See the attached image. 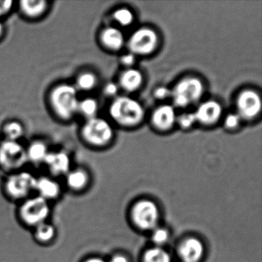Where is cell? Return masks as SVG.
<instances>
[{
    "instance_id": "obj_22",
    "label": "cell",
    "mask_w": 262,
    "mask_h": 262,
    "mask_svg": "<svg viewBox=\"0 0 262 262\" xmlns=\"http://www.w3.org/2000/svg\"><path fill=\"white\" fill-rule=\"evenodd\" d=\"M98 111V103L93 98H85L79 100L78 113L88 118V119L96 117Z\"/></svg>"
},
{
    "instance_id": "obj_23",
    "label": "cell",
    "mask_w": 262,
    "mask_h": 262,
    "mask_svg": "<svg viewBox=\"0 0 262 262\" xmlns=\"http://www.w3.org/2000/svg\"><path fill=\"white\" fill-rule=\"evenodd\" d=\"M97 79L93 73L85 72L81 73L76 79V85H75L78 90L90 91L96 86Z\"/></svg>"
},
{
    "instance_id": "obj_4",
    "label": "cell",
    "mask_w": 262,
    "mask_h": 262,
    "mask_svg": "<svg viewBox=\"0 0 262 262\" xmlns=\"http://www.w3.org/2000/svg\"><path fill=\"white\" fill-rule=\"evenodd\" d=\"M82 135L90 145L102 146L111 140L113 130L111 125L105 119L94 117L85 122L82 127Z\"/></svg>"
},
{
    "instance_id": "obj_36",
    "label": "cell",
    "mask_w": 262,
    "mask_h": 262,
    "mask_svg": "<svg viewBox=\"0 0 262 262\" xmlns=\"http://www.w3.org/2000/svg\"><path fill=\"white\" fill-rule=\"evenodd\" d=\"M85 262H105L103 260H102V259L99 258H92V259H89L88 260H86Z\"/></svg>"
},
{
    "instance_id": "obj_15",
    "label": "cell",
    "mask_w": 262,
    "mask_h": 262,
    "mask_svg": "<svg viewBox=\"0 0 262 262\" xmlns=\"http://www.w3.org/2000/svg\"><path fill=\"white\" fill-rule=\"evenodd\" d=\"M48 8V2L44 0H24L19 3V9L23 14L30 19L41 17Z\"/></svg>"
},
{
    "instance_id": "obj_6",
    "label": "cell",
    "mask_w": 262,
    "mask_h": 262,
    "mask_svg": "<svg viewBox=\"0 0 262 262\" xmlns=\"http://www.w3.org/2000/svg\"><path fill=\"white\" fill-rule=\"evenodd\" d=\"M158 36L154 30L142 28L136 30L128 40V48L131 53L148 55L157 47Z\"/></svg>"
},
{
    "instance_id": "obj_30",
    "label": "cell",
    "mask_w": 262,
    "mask_h": 262,
    "mask_svg": "<svg viewBox=\"0 0 262 262\" xmlns=\"http://www.w3.org/2000/svg\"><path fill=\"white\" fill-rule=\"evenodd\" d=\"M13 7V1H10V0H6V1L0 0V19L3 16L8 14L11 11Z\"/></svg>"
},
{
    "instance_id": "obj_14",
    "label": "cell",
    "mask_w": 262,
    "mask_h": 262,
    "mask_svg": "<svg viewBox=\"0 0 262 262\" xmlns=\"http://www.w3.org/2000/svg\"><path fill=\"white\" fill-rule=\"evenodd\" d=\"M179 254L184 262H198L203 254V245L198 239H188L181 246Z\"/></svg>"
},
{
    "instance_id": "obj_21",
    "label": "cell",
    "mask_w": 262,
    "mask_h": 262,
    "mask_svg": "<svg viewBox=\"0 0 262 262\" xmlns=\"http://www.w3.org/2000/svg\"><path fill=\"white\" fill-rule=\"evenodd\" d=\"M67 183L73 189L84 188L88 182V176L83 170L77 169L70 171L67 174Z\"/></svg>"
},
{
    "instance_id": "obj_26",
    "label": "cell",
    "mask_w": 262,
    "mask_h": 262,
    "mask_svg": "<svg viewBox=\"0 0 262 262\" xmlns=\"http://www.w3.org/2000/svg\"><path fill=\"white\" fill-rule=\"evenodd\" d=\"M55 235L54 227L47 223H41L36 228V237L41 242H49Z\"/></svg>"
},
{
    "instance_id": "obj_28",
    "label": "cell",
    "mask_w": 262,
    "mask_h": 262,
    "mask_svg": "<svg viewBox=\"0 0 262 262\" xmlns=\"http://www.w3.org/2000/svg\"><path fill=\"white\" fill-rule=\"evenodd\" d=\"M241 117L237 114H229L225 119V123L227 128H234L238 126Z\"/></svg>"
},
{
    "instance_id": "obj_2",
    "label": "cell",
    "mask_w": 262,
    "mask_h": 262,
    "mask_svg": "<svg viewBox=\"0 0 262 262\" xmlns=\"http://www.w3.org/2000/svg\"><path fill=\"white\" fill-rule=\"evenodd\" d=\"M110 114L120 125L133 126L142 120L145 112L137 100L122 96L113 101L110 107Z\"/></svg>"
},
{
    "instance_id": "obj_33",
    "label": "cell",
    "mask_w": 262,
    "mask_h": 262,
    "mask_svg": "<svg viewBox=\"0 0 262 262\" xmlns=\"http://www.w3.org/2000/svg\"><path fill=\"white\" fill-rule=\"evenodd\" d=\"M118 93V86L114 83L106 85L105 88V93L108 96H114Z\"/></svg>"
},
{
    "instance_id": "obj_3",
    "label": "cell",
    "mask_w": 262,
    "mask_h": 262,
    "mask_svg": "<svg viewBox=\"0 0 262 262\" xmlns=\"http://www.w3.org/2000/svg\"><path fill=\"white\" fill-rule=\"evenodd\" d=\"M202 82L196 78H186L179 82L173 90V102L176 107L186 108L198 102L203 94Z\"/></svg>"
},
{
    "instance_id": "obj_8",
    "label": "cell",
    "mask_w": 262,
    "mask_h": 262,
    "mask_svg": "<svg viewBox=\"0 0 262 262\" xmlns=\"http://www.w3.org/2000/svg\"><path fill=\"white\" fill-rule=\"evenodd\" d=\"M135 223L142 229H151L157 224L159 211L157 207L150 201H142L135 205L133 211Z\"/></svg>"
},
{
    "instance_id": "obj_12",
    "label": "cell",
    "mask_w": 262,
    "mask_h": 262,
    "mask_svg": "<svg viewBox=\"0 0 262 262\" xmlns=\"http://www.w3.org/2000/svg\"><path fill=\"white\" fill-rule=\"evenodd\" d=\"M44 163L54 174H65L70 171L71 159L65 151H50Z\"/></svg>"
},
{
    "instance_id": "obj_17",
    "label": "cell",
    "mask_w": 262,
    "mask_h": 262,
    "mask_svg": "<svg viewBox=\"0 0 262 262\" xmlns=\"http://www.w3.org/2000/svg\"><path fill=\"white\" fill-rule=\"evenodd\" d=\"M40 194V197L43 198L46 200L50 199H54L59 194L60 188L59 184L56 181L47 177H42L36 179V188Z\"/></svg>"
},
{
    "instance_id": "obj_5",
    "label": "cell",
    "mask_w": 262,
    "mask_h": 262,
    "mask_svg": "<svg viewBox=\"0 0 262 262\" xmlns=\"http://www.w3.org/2000/svg\"><path fill=\"white\" fill-rule=\"evenodd\" d=\"M27 161V149L20 142L7 139L0 143V165L6 169H18Z\"/></svg>"
},
{
    "instance_id": "obj_20",
    "label": "cell",
    "mask_w": 262,
    "mask_h": 262,
    "mask_svg": "<svg viewBox=\"0 0 262 262\" xmlns=\"http://www.w3.org/2000/svg\"><path fill=\"white\" fill-rule=\"evenodd\" d=\"M4 135L7 136V140L18 141L24 136L25 128L24 125L18 121H10L4 126Z\"/></svg>"
},
{
    "instance_id": "obj_24",
    "label": "cell",
    "mask_w": 262,
    "mask_h": 262,
    "mask_svg": "<svg viewBox=\"0 0 262 262\" xmlns=\"http://www.w3.org/2000/svg\"><path fill=\"white\" fill-rule=\"evenodd\" d=\"M145 262H171L166 251L159 248H151L145 255Z\"/></svg>"
},
{
    "instance_id": "obj_29",
    "label": "cell",
    "mask_w": 262,
    "mask_h": 262,
    "mask_svg": "<svg viewBox=\"0 0 262 262\" xmlns=\"http://www.w3.org/2000/svg\"><path fill=\"white\" fill-rule=\"evenodd\" d=\"M168 233L165 230L158 229L155 231L153 234V241L156 242L157 245H162L165 243L168 239Z\"/></svg>"
},
{
    "instance_id": "obj_31",
    "label": "cell",
    "mask_w": 262,
    "mask_h": 262,
    "mask_svg": "<svg viewBox=\"0 0 262 262\" xmlns=\"http://www.w3.org/2000/svg\"><path fill=\"white\" fill-rule=\"evenodd\" d=\"M170 91L166 87H159L155 92V96L157 99H163L169 96Z\"/></svg>"
},
{
    "instance_id": "obj_1",
    "label": "cell",
    "mask_w": 262,
    "mask_h": 262,
    "mask_svg": "<svg viewBox=\"0 0 262 262\" xmlns=\"http://www.w3.org/2000/svg\"><path fill=\"white\" fill-rule=\"evenodd\" d=\"M50 102L58 117L63 120L71 119L78 113V90L71 84H59L52 90Z\"/></svg>"
},
{
    "instance_id": "obj_10",
    "label": "cell",
    "mask_w": 262,
    "mask_h": 262,
    "mask_svg": "<svg viewBox=\"0 0 262 262\" xmlns=\"http://www.w3.org/2000/svg\"><path fill=\"white\" fill-rule=\"evenodd\" d=\"M237 108L240 117L253 119L259 114L261 108L260 96L252 90L242 92L237 99Z\"/></svg>"
},
{
    "instance_id": "obj_34",
    "label": "cell",
    "mask_w": 262,
    "mask_h": 262,
    "mask_svg": "<svg viewBox=\"0 0 262 262\" xmlns=\"http://www.w3.org/2000/svg\"><path fill=\"white\" fill-rule=\"evenodd\" d=\"M111 262H128V260L122 256H116L112 259Z\"/></svg>"
},
{
    "instance_id": "obj_18",
    "label": "cell",
    "mask_w": 262,
    "mask_h": 262,
    "mask_svg": "<svg viewBox=\"0 0 262 262\" xmlns=\"http://www.w3.org/2000/svg\"><path fill=\"white\" fill-rule=\"evenodd\" d=\"M27 149V159L33 163H44L46 158L48 156V146L42 141H34L32 142Z\"/></svg>"
},
{
    "instance_id": "obj_13",
    "label": "cell",
    "mask_w": 262,
    "mask_h": 262,
    "mask_svg": "<svg viewBox=\"0 0 262 262\" xmlns=\"http://www.w3.org/2000/svg\"><path fill=\"white\" fill-rule=\"evenodd\" d=\"M176 120V111L171 105H162L153 113L152 122L159 129H169L173 126Z\"/></svg>"
},
{
    "instance_id": "obj_27",
    "label": "cell",
    "mask_w": 262,
    "mask_h": 262,
    "mask_svg": "<svg viewBox=\"0 0 262 262\" xmlns=\"http://www.w3.org/2000/svg\"><path fill=\"white\" fill-rule=\"evenodd\" d=\"M196 122L194 113H185L179 117V125L184 128H190Z\"/></svg>"
},
{
    "instance_id": "obj_9",
    "label": "cell",
    "mask_w": 262,
    "mask_h": 262,
    "mask_svg": "<svg viewBox=\"0 0 262 262\" xmlns=\"http://www.w3.org/2000/svg\"><path fill=\"white\" fill-rule=\"evenodd\" d=\"M36 179L31 173L27 171L16 173L7 180V191L14 198L25 197L30 191L35 190Z\"/></svg>"
},
{
    "instance_id": "obj_35",
    "label": "cell",
    "mask_w": 262,
    "mask_h": 262,
    "mask_svg": "<svg viewBox=\"0 0 262 262\" xmlns=\"http://www.w3.org/2000/svg\"><path fill=\"white\" fill-rule=\"evenodd\" d=\"M4 25L2 24V22L0 21V39L4 36Z\"/></svg>"
},
{
    "instance_id": "obj_32",
    "label": "cell",
    "mask_w": 262,
    "mask_h": 262,
    "mask_svg": "<svg viewBox=\"0 0 262 262\" xmlns=\"http://www.w3.org/2000/svg\"><path fill=\"white\" fill-rule=\"evenodd\" d=\"M121 62L126 67H131L136 62V56L133 53L124 55L121 59Z\"/></svg>"
},
{
    "instance_id": "obj_25",
    "label": "cell",
    "mask_w": 262,
    "mask_h": 262,
    "mask_svg": "<svg viewBox=\"0 0 262 262\" xmlns=\"http://www.w3.org/2000/svg\"><path fill=\"white\" fill-rule=\"evenodd\" d=\"M115 20L122 27H128L134 21L133 13L128 9L121 8L116 10L113 14Z\"/></svg>"
},
{
    "instance_id": "obj_16",
    "label": "cell",
    "mask_w": 262,
    "mask_h": 262,
    "mask_svg": "<svg viewBox=\"0 0 262 262\" xmlns=\"http://www.w3.org/2000/svg\"><path fill=\"white\" fill-rule=\"evenodd\" d=\"M101 40L106 48L112 50H119L125 42L123 33L115 27H108L102 31Z\"/></svg>"
},
{
    "instance_id": "obj_11",
    "label": "cell",
    "mask_w": 262,
    "mask_h": 262,
    "mask_svg": "<svg viewBox=\"0 0 262 262\" xmlns=\"http://www.w3.org/2000/svg\"><path fill=\"white\" fill-rule=\"evenodd\" d=\"M222 113V106L219 102L207 101L198 107L194 114L198 122L204 125H211L219 120Z\"/></svg>"
},
{
    "instance_id": "obj_19",
    "label": "cell",
    "mask_w": 262,
    "mask_h": 262,
    "mask_svg": "<svg viewBox=\"0 0 262 262\" xmlns=\"http://www.w3.org/2000/svg\"><path fill=\"white\" fill-rule=\"evenodd\" d=\"M143 77L139 70L129 69L122 73L120 77V85L127 92L136 91L140 87Z\"/></svg>"
},
{
    "instance_id": "obj_7",
    "label": "cell",
    "mask_w": 262,
    "mask_h": 262,
    "mask_svg": "<svg viewBox=\"0 0 262 262\" xmlns=\"http://www.w3.org/2000/svg\"><path fill=\"white\" fill-rule=\"evenodd\" d=\"M50 213L47 201L38 196L27 200L21 208V215L27 223L39 225L43 223Z\"/></svg>"
}]
</instances>
